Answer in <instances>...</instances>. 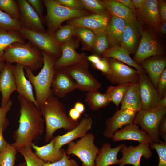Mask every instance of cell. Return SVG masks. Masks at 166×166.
<instances>
[{"mask_svg": "<svg viewBox=\"0 0 166 166\" xmlns=\"http://www.w3.org/2000/svg\"><path fill=\"white\" fill-rule=\"evenodd\" d=\"M20 106L19 126L13 135L14 142L11 144L16 149L31 147L33 141L43 133L45 121L40 109L32 102L18 95Z\"/></svg>", "mask_w": 166, "mask_h": 166, "instance_id": "obj_1", "label": "cell"}, {"mask_svg": "<svg viewBox=\"0 0 166 166\" xmlns=\"http://www.w3.org/2000/svg\"><path fill=\"white\" fill-rule=\"evenodd\" d=\"M45 123V140L49 142L57 130L63 128L69 131L78 124L79 121L72 120L67 114L64 104L58 98L52 95L39 107Z\"/></svg>", "mask_w": 166, "mask_h": 166, "instance_id": "obj_2", "label": "cell"}, {"mask_svg": "<svg viewBox=\"0 0 166 166\" xmlns=\"http://www.w3.org/2000/svg\"><path fill=\"white\" fill-rule=\"evenodd\" d=\"M42 53L44 63L38 74L34 75L29 67H24L26 76L34 89L35 99L39 108L49 97L53 95L51 87L56 60L45 52Z\"/></svg>", "mask_w": 166, "mask_h": 166, "instance_id": "obj_3", "label": "cell"}, {"mask_svg": "<svg viewBox=\"0 0 166 166\" xmlns=\"http://www.w3.org/2000/svg\"><path fill=\"white\" fill-rule=\"evenodd\" d=\"M2 57L6 62L29 67L32 71L42 68L44 63L42 52L29 42L14 43L5 49Z\"/></svg>", "mask_w": 166, "mask_h": 166, "instance_id": "obj_4", "label": "cell"}, {"mask_svg": "<svg viewBox=\"0 0 166 166\" xmlns=\"http://www.w3.org/2000/svg\"><path fill=\"white\" fill-rule=\"evenodd\" d=\"M47 10L45 20L47 31L54 34L65 21L91 14L86 10H78L71 9L57 3L55 0L42 1Z\"/></svg>", "mask_w": 166, "mask_h": 166, "instance_id": "obj_5", "label": "cell"}, {"mask_svg": "<svg viewBox=\"0 0 166 166\" xmlns=\"http://www.w3.org/2000/svg\"><path fill=\"white\" fill-rule=\"evenodd\" d=\"M166 113V108L159 106L150 109H141L137 112L133 123L142 128L153 142L159 143L161 140L159 126Z\"/></svg>", "mask_w": 166, "mask_h": 166, "instance_id": "obj_6", "label": "cell"}, {"mask_svg": "<svg viewBox=\"0 0 166 166\" xmlns=\"http://www.w3.org/2000/svg\"><path fill=\"white\" fill-rule=\"evenodd\" d=\"M19 31L26 40H28L42 52L46 53L56 59L61 57V45L56 39L54 34L47 31H35L22 26Z\"/></svg>", "mask_w": 166, "mask_h": 166, "instance_id": "obj_7", "label": "cell"}, {"mask_svg": "<svg viewBox=\"0 0 166 166\" xmlns=\"http://www.w3.org/2000/svg\"><path fill=\"white\" fill-rule=\"evenodd\" d=\"M95 136L92 133H87L76 142L67 144V155L76 156L82 162V166H95V161L99 149L94 144Z\"/></svg>", "mask_w": 166, "mask_h": 166, "instance_id": "obj_8", "label": "cell"}, {"mask_svg": "<svg viewBox=\"0 0 166 166\" xmlns=\"http://www.w3.org/2000/svg\"><path fill=\"white\" fill-rule=\"evenodd\" d=\"M89 67L86 59L65 69L75 81L77 89L82 91L97 90L101 87V83L89 72Z\"/></svg>", "mask_w": 166, "mask_h": 166, "instance_id": "obj_9", "label": "cell"}, {"mask_svg": "<svg viewBox=\"0 0 166 166\" xmlns=\"http://www.w3.org/2000/svg\"><path fill=\"white\" fill-rule=\"evenodd\" d=\"M108 59L111 73L106 78L111 83L119 85L138 82L140 74L136 70L115 59Z\"/></svg>", "mask_w": 166, "mask_h": 166, "instance_id": "obj_10", "label": "cell"}, {"mask_svg": "<svg viewBox=\"0 0 166 166\" xmlns=\"http://www.w3.org/2000/svg\"><path fill=\"white\" fill-rule=\"evenodd\" d=\"M79 44L78 41L73 38L69 42L61 45V57L55 61V70L65 69L86 59L87 56L85 53H79L77 51L76 49Z\"/></svg>", "mask_w": 166, "mask_h": 166, "instance_id": "obj_11", "label": "cell"}, {"mask_svg": "<svg viewBox=\"0 0 166 166\" xmlns=\"http://www.w3.org/2000/svg\"><path fill=\"white\" fill-rule=\"evenodd\" d=\"M136 113L131 109L117 110L112 116L106 120L104 136L107 138H112L116 131L133 123Z\"/></svg>", "mask_w": 166, "mask_h": 166, "instance_id": "obj_12", "label": "cell"}, {"mask_svg": "<svg viewBox=\"0 0 166 166\" xmlns=\"http://www.w3.org/2000/svg\"><path fill=\"white\" fill-rule=\"evenodd\" d=\"M110 18L109 14H91L68 20L67 24L88 29L96 34L105 31Z\"/></svg>", "mask_w": 166, "mask_h": 166, "instance_id": "obj_13", "label": "cell"}, {"mask_svg": "<svg viewBox=\"0 0 166 166\" xmlns=\"http://www.w3.org/2000/svg\"><path fill=\"white\" fill-rule=\"evenodd\" d=\"M163 53V50L156 40L149 32L144 31L133 60L139 65L149 57Z\"/></svg>", "mask_w": 166, "mask_h": 166, "instance_id": "obj_14", "label": "cell"}, {"mask_svg": "<svg viewBox=\"0 0 166 166\" xmlns=\"http://www.w3.org/2000/svg\"><path fill=\"white\" fill-rule=\"evenodd\" d=\"M122 157L119 159V166L130 164L134 166H140L141 158L150 159L152 156L150 144L140 143L136 146H127L125 144L120 150Z\"/></svg>", "mask_w": 166, "mask_h": 166, "instance_id": "obj_15", "label": "cell"}, {"mask_svg": "<svg viewBox=\"0 0 166 166\" xmlns=\"http://www.w3.org/2000/svg\"><path fill=\"white\" fill-rule=\"evenodd\" d=\"M141 103V109L157 106L161 99L156 89L146 73L140 75L138 82Z\"/></svg>", "mask_w": 166, "mask_h": 166, "instance_id": "obj_16", "label": "cell"}, {"mask_svg": "<svg viewBox=\"0 0 166 166\" xmlns=\"http://www.w3.org/2000/svg\"><path fill=\"white\" fill-rule=\"evenodd\" d=\"M51 88L54 96L62 98L69 93L77 89V86L73 78L63 69L55 70Z\"/></svg>", "mask_w": 166, "mask_h": 166, "instance_id": "obj_17", "label": "cell"}, {"mask_svg": "<svg viewBox=\"0 0 166 166\" xmlns=\"http://www.w3.org/2000/svg\"><path fill=\"white\" fill-rule=\"evenodd\" d=\"M17 2L20 11L19 21L22 26L35 31L46 32L41 18L26 0H18Z\"/></svg>", "mask_w": 166, "mask_h": 166, "instance_id": "obj_18", "label": "cell"}, {"mask_svg": "<svg viewBox=\"0 0 166 166\" xmlns=\"http://www.w3.org/2000/svg\"><path fill=\"white\" fill-rule=\"evenodd\" d=\"M93 124V121L91 117L82 118L78 125L72 130L64 134L53 137L55 148L60 149L73 140L83 137L91 129Z\"/></svg>", "mask_w": 166, "mask_h": 166, "instance_id": "obj_19", "label": "cell"}, {"mask_svg": "<svg viewBox=\"0 0 166 166\" xmlns=\"http://www.w3.org/2000/svg\"><path fill=\"white\" fill-rule=\"evenodd\" d=\"M15 65L6 62L0 73V92L2 95L1 107L6 105L10 100L12 93L16 91L13 72Z\"/></svg>", "mask_w": 166, "mask_h": 166, "instance_id": "obj_20", "label": "cell"}, {"mask_svg": "<svg viewBox=\"0 0 166 166\" xmlns=\"http://www.w3.org/2000/svg\"><path fill=\"white\" fill-rule=\"evenodd\" d=\"M114 142L124 140H132L140 143L150 144L152 142L146 132L139 126L133 123L128 124L114 134L112 138Z\"/></svg>", "mask_w": 166, "mask_h": 166, "instance_id": "obj_21", "label": "cell"}, {"mask_svg": "<svg viewBox=\"0 0 166 166\" xmlns=\"http://www.w3.org/2000/svg\"><path fill=\"white\" fill-rule=\"evenodd\" d=\"M24 66L20 64H16L15 65L13 74L15 79L16 91L19 95L33 102L39 109L34 97L32 85L27 79L24 72Z\"/></svg>", "mask_w": 166, "mask_h": 166, "instance_id": "obj_22", "label": "cell"}, {"mask_svg": "<svg viewBox=\"0 0 166 166\" xmlns=\"http://www.w3.org/2000/svg\"><path fill=\"white\" fill-rule=\"evenodd\" d=\"M102 2L107 11L112 16L124 20L126 22L137 25L134 11L116 0H104Z\"/></svg>", "mask_w": 166, "mask_h": 166, "instance_id": "obj_23", "label": "cell"}, {"mask_svg": "<svg viewBox=\"0 0 166 166\" xmlns=\"http://www.w3.org/2000/svg\"><path fill=\"white\" fill-rule=\"evenodd\" d=\"M121 144L112 148L109 143H104L96 157L95 166H110L119 164L117 155L124 145Z\"/></svg>", "mask_w": 166, "mask_h": 166, "instance_id": "obj_24", "label": "cell"}, {"mask_svg": "<svg viewBox=\"0 0 166 166\" xmlns=\"http://www.w3.org/2000/svg\"><path fill=\"white\" fill-rule=\"evenodd\" d=\"M126 22L115 16L111 17L105 32L110 47L120 46L122 36Z\"/></svg>", "mask_w": 166, "mask_h": 166, "instance_id": "obj_25", "label": "cell"}, {"mask_svg": "<svg viewBox=\"0 0 166 166\" xmlns=\"http://www.w3.org/2000/svg\"><path fill=\"white\" fill-rule=\"evenodd\" d=\"M142 67L148 74L149 79L155 88L166 65V60L162 57L147 59L141 63Z\"/></svg>", "mask_w": 166, "mask_h": 166, "instance_id": "obj_26", "label": "cell"}, {"mask_svg": "<svg viewBox=\"0 0 166 166\" xmlns=\"http://www.w3.org/2000/svg\"><path fill=\"white\" fill-rule=\"evenodd\" d=\"M31 147L35 150L34 153L45 162L53 163L59 160L65 151L62 148L60 149L55 148L53 137L45 145L38 146L33 143Z\"/></svg>", "mask_w": 166, "mask_h": 166, "instance_id": "obj_27", "label": "cell"}, {"mask_svg": "<svg viewBox=\"0 0 166 166\" xmlns=\"http://www.w3.org/2000/svg\"><path fill=\"white\" fill-rule=\"evenodd\" d=\"M125 49L120 46L110 47L102 54L103 57L115 59L134 67L140 75L146 73L142 67L136 63Z\"/></svg>", "mask_w": 166, "mask_h": 166, "instance_id": "obj_28", "label": "cell"}, {"mask_svg": "<svg viewBox=\"0 0 166 166\" xmlns=\"http://www.w3.org/2000/svg\"><path fill=\"white\" fill-rule=\"evenodd\" d=\"M121 103V109H131L137 112L141 109L139 85L138 82L129 85Z\"/></svg>", "mask_w": 166, "mask_h": 166, "instance_id": "obj_29", "label": "cell"}, {"mask_svg": "<svg viewBox=\"0 0 166 166\" xmlns=\"http://www.w3.org/2000/svg\"><path fill=\"white\" fill-rule=\"evenodd\" d=\"M137 25L126 22L121 39L120 46L130 53L135 52L138 37Z\"/></svg>", "mask_w": 166, "mask_h": 166, "instance_id": "obj_30", "label": "cell"}, {"mask_svg": "<svg viewBox=\"0 0 166 166\" xmlns=\"http://www.w3.org/2000/svg\"><path fill=\"white\" fill-rule=\"evenodd\" d=\"M140 11L146 20L154 28L157 29L161 22L156 0H145Z\"/></svg>", "mask_w": 166, "mask_h": 166, "instance_id": "obj_31", "label": "cell"}, {"mask_svg": "<svg viewBox=\"0 0 166 166\" xmlns=\"http://www.w3.org/2000/svg\"><path fill=\"white\" fill-rule=\"evenodd\" d=\"M16 42H26L25 39L19 31L0 28V57H2L6 48Z\"/></svg>", "mask_w": 166, "mask_h": 166, "instance_id": "obj_32", "label": "cell"}, {"mask_svg": "<svg viewBox=\"0 0 166 166\" xmlns=\"http://www.w3.org/2000/svg\"><path fill=\"white\" fill-rule=\"evenodd\" d=\"M85 100L90 109L93 111L106 107L111 102L106 93H102L98 90L87 92Z\"/></svg>", "mask_w": 166, "mask_h": 166, "instance_id": "obj_33", "label": "cell"}, {"mask_svg": "<svg viewBox=\"0 0 166 166\" xmlns=\"http://www.w3.org/2000/svg\"><path fill=\"white\" fill-rule=\"evenodd\" d=\"M95 34L91 30L81 27H74L73 37L81 42L83 50L93 51Z\"/></svg>", "mask_w": 166, "mask_h": 166, "instance_id": "obj_34", "label": "cell"}, {"mask_svg": "<svg viewBox=\"0 0 166 166\" xmlns=\"http://www.w3.org/2000/svg\"><path fill=\"white\" fill-rule=\"evenodd\" d=\"M130 85L122 84L108 87L106 93L111 102H113L116 105L117 109L121 103Z\"/></svg>", "mask_w": 166, "mask_h": 166, "instance_id": "obj_35", "label": "cell"}, {"mask_svg": "<svg viewBox=\"0 0 166 166\" xmlns=\"http://www.w3.org/2000/svg\"><path fill=\"white\" fill-rule=\"evenodd\" d=\"M32 148L30 147H23L16 149L24 157L26 166H43L46 162L33 153Z\"/></svg>", "mask_w": 166, "mask_h": 166, "instance_id": "obj_36", "label": "cell"}, {"mask_svg": "<svg viewBox=\"0 0 166 166\" xmlns=\"http://www.w3.org/2000/svg\"><path fill=\"white\" fill-rule=\"evenodd\" d=\"M0 10L6 13L12 18L19 21L20 11L17 0H0Z\"/></svg>", "mask_w": 166, "mask_h": 166, "instance_id": "obj_37", "label": "cell"}, {"mask_svg": "<svg viewBox=\"0 0 166 166\" xmlns=\"http://www.w3.org/2000/svg\"><path fill=\"white\" fill-rule=\"evenodd\" d=\"M17 151L9 143L5 150L0 152V166H14Z\"/></svg>", "mask_w": 166, "mask_h": 166, "instance_id": "obj_38", "label": "cell"}, {"mask_svg": "<svg viewBox=\"0 0 166 166\" xmlns=\"http://www.w3.org/2000/svg\"><path fill=\"white\" fill-rule=\"evenodd\" d=\"M22 25L19 20L15 19L0 10V28L6 30L19 31Z\"/></svg>", "mask_w": 166, "mask_h": 166, "instance_id": "obj_39", "label": "cell"}, {"mask_svg": "<svg viewBox=\"0 0 166 166\" xmlns=\"http://www.w3.org/2000/svg\"><path fill=\"white\" fill-rule=\"evenodd\" d=\"M84 9L92 14H109L102 1L81 0Z\"/></svg>", "mask_w": 166, "mask_h": 166, "instance_id": "obj_40", "label": "cell"}, {"mask_svg": "<svg viewBox=\"0 0 166 166\" xmlns=\"http://www.w3.org/2000/svg\"><path fill=\"white\" fill-rule=\"evenodd\" d=\"M74 27L67 24L61 26L54 33V36L60 45L70 40L73 37Z\"/></svg>", "mask_w": 166, "mask_h": 166, "instance_id": "obj_41", "label": "cell"}, {"mask_svg": "<svg viewBox=\"0 0 166 166\" xmlns=\"http://www.w3.org/2000/svg\"><path fill=\"white\" fill-rule=\"evenodd\" d=\"M109 46L105 31L95 34L93 51L97 54L102 55Z\"/></svg>", "mask_w": 166, "mask_h": 166, "instance_id": "obj_42", "label": "cell"}, {"mask_svg": "<svg viewBox=\"0 0 166 166\" xmlns=\"http://www.w3.org/2000/svg\"><path fill=\"white\" fill-rule=\"evenodd\" d=\"M150 148L155 149L159 158L157 166H166V142L160 141L159 143L152 142L150 144Z\"/></svg>", "mask_w": 166, "mask_h": 166, "instance_id": "obj_43", "label": "cell"}, {"mask_svg": "<svg viewBox=\"0 0 166 166\" xmlns=\"http://www.w3.org/2000/svg\"><path fill=\"white\" fill-rule=\"evenodd\" d=\"M43 166H79V164L75 160L69 159L65 151L60 160L53 163L46 162Z\"/></svg>", "mask_w": 166, "mask_h": 166, "instance_id": "obj_44", "label": "cell"}, {"mask_svg": "<svg viewBox=\"0 0 166 166\" xmlns=\"http://www.w3.org/2000/svg\"><path fill=\"white\" fill-rule=\"evenodd\" d=\"M13 102L10 100L6 105L0 107V126L3 128L4 130L9 125V122L6 116Z\"/></svg>", "mask_w": 166, "mask_h": 166, "instance_id": "obj_45", "label": "cell"}, {"mask_svg": "<svg viewBox=\"0 0 166 166\" xmlns=\"http://www.w3.org/2000/svg\"><path fill=\"white\" fill-rule=\"evenodd\" d=\"M92 65L94 68L101 71L106 77L111 73V70L108 58L103 57V58H101L100 60L98 62Z\"/></svg>", "mask_w": 166, "mask_h": 166, "instance_id": "obj_46", "label": "cell"}, {"mask_svg": "<svg viewBox=\"0 0 166 166\" xmlns=\"http://www.w3.org/2000/svg\"><path fill=\"white\" fill-rule=\"evenodd\" d=\"M55 1L58 3L73 10H86L84 9L81 0H55Z\"/></svg>", "mask_w": 166, "mask_h": 166, "instance_id": "obj_47", "label": "cell"}, {"mask_svg": "<svg viewBox=\"0 0 166 166\" xmlns=\"http://www.w3.org/2000/svg\"><path fill=\"white\" fill-rule=\"evenodd\" d=\"M160 98L166 95V69L165 68L162 73L156 87Z\"/></svg>", "mask_w": 166, "mask_h": 166, "instance_id": "obj_48", "label": "cell"}, {"mask_svg": "<svg viewBox=\"0 0 166 166\" xmlns=\"http://www.w3.org/2000/svg\"><path fill=\"white\" fill-rule=\"evenodd\" d=\"M34 10L41 18L44 24V20L43 17V5L42 1L41 0H26Z\"/></svg>", "mask_w": 166, "mask_h": 166, "instance_id": "obj_49", "label": "cell"}, {"mask_svg": "<svg viewBox=\"0 0 166 166\" xmlns=\"http://www.w3.org/2000/svg\"><path fill=\"white\" fill-rule=\"evenodd\" d=\"M159 14L161 20L166 22V4L164 1L160 0L158 1Z\"/></svg>", "mask_w": 166, "mask_h": 166, "instance_id": "obj_50", "label": "cell"}, {"mask_svg": "<svg viewBox=\"0 0 166 166\" xmlns=\"http://www.w3.org/2000/svg\"><path fill=\"white\" fill-rule=\"evenodd\" d=\"M159 134L166 142V117L165 116L161 121L158 128Z\"/></svg>", "mask_w": 166, "mask_h": 166, "instance_id": "obj_51", "label": "cell"}, {"mask_svg": "<svg viewBox=\"0 0 166 166\" xmlns=\"http://www.w3.org/2000/svg\"><path fill=\"white\" fill-rule=\"evenodd\" d=\"M4 131L3 128L0 126V152L5 150L9 144L4 138L3 134Z\"/></svg>", "mask_w": 166, "mask_h": 166, "instance_id": "obj_52", "label": "cell"}, {"mask_svg": "<svg viewBox=\"0 0 166 166\" xmlns=\"http://www.w3.org/2000/svg\"><path fill=\"white\" fill-rule=\"evenodd\" d=\"M69 117L74 121H78L80 118L81 114L79 113L74 108L70 109L69 112Z\"/></svg>", "mask_w": 166, "mask_h": 166, "instance_id": "obj_53", "label": "cell"}, {"mask_svg": "<svg viewBox=\"0 0 166 166\" xmlns=\"http://www.w3.org/2000/svg\"><path fill=\"white\" fill-rule=\"evenodd\" d=\"M117 2L124 5L128 8L134 11H135V7L131 0H117Z\"/></svg>", "mask_w": 166, "mask_h": 166, "instance_id": "obj_54", "label": "cell"}, {"mask_svg": "<svg viewBox=\"0 0 166 166\" xmlns=\"http://www.w3.org/2000/svg\"><path fill=\"white\" fill-rule=\"evenodd\" d=\"M86 59L93 65L98 62L100 60L101 58L97 55L93 54L87 56Z\"/></svg>", "mask_w": 166, "mask_h": 166, "instance_id": "obj_55", "label": "cell"}, {"mask_svg": "<svg viewBox=\"0 0 166 166\" xmlns=\"http://www.w3.org/2000/svg\"><path fill=\"white\" fill-rule=\"evenodd\" d=\"M74 108L81 114L84 112L85 109L84 105L80 102H76Z\"/></svg>", "mask_w": 166, "mask_h": 166, "instance_id": "obj_56", "label": "cell"}, {"mask_svg": "<svg viewBox=\"0 0 166 166\" xmlns=\"http://www.w3.org/2000/svg\"><path fill=\"white\" fill-rule=\"evenodd\" d=\"M135 7L139 9L140 10L144 6L145 0H131Z\"/></svg>", "mask_w": 166, "mask_h": 166, "instance_id": "obj_57", "label": "cell"}, {"mask_svg": "<svg viewBox=\"0 0 166 166\" xmlns=\"http://www.w3.org/2000/svg\"><path fill=\"white\" fill-rule=\"evenodd\" d=\"M157 106L166 108V95L160 99Z\"/></svg>", "mask_w": 166, "mask_h": 166, "instance_id": "obj_58", "label": "cell"}, {"mask_svg": "<svg viewBox=\"0 0 166 166\" xmlns=\"http://www.w3.org/2000/svg\"><path fill=\"white\" fill-rule=\"evenodd\" d=\"M160 31L162 34H165L166 32V22H163L161 25Z\"/></svg>", "mask_w": 166, "mask_h": 166, "instance_id": "obj_59", "label": "cell"}, {"mask_svg": "<svg viewBox=\"0 0 166 166\" xmlns=\"http://www.w3.org/2000/svg\"><path fill=\"white\" fill-rule=\"evenodd\" d=\"M6 61L2 57H0V71L1 72L3 69L5 64Z\"/></svg>", "mask_w": 166, "mask_h": 166, "instance_id": "obj_60", "label": "cell"}, {"mask_svg": "<svg viewBox=\"0 0 166 166\" xmlns=\"http://www.w3.org/2000/svg\"><path fill=\"white\" fill-rule=\"evenodd\" d=\"M16 166H26V162L25 161L20 163Z\"/></svg>", "mask_w": 166, "mask_h": 166, "instance_id": "obj_61", "label": "cell"}]
</instances>
